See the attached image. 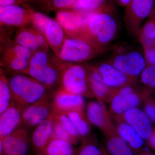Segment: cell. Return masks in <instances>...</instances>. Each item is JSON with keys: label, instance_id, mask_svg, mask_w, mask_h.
Instances as JSON below:
<instances>
[{"label": "cell", "instance_id": "5", "mask_svg": "<svg viewBox=\"0 0 155 155\" xmlns=\"http://www.w3.org/2000/svg\"><path fill=\"white\" fill-rule=\"evenodd\" d=\"M101 51L83 39L67 36L58 58L64 63H81L93 59Z\"/></svg>", "mask_w": 155, "mask_h": 155}, {"label": "cell", "instance_id": "19", "mask_svg": "<svg viewBox=\"0 0 155 155\" xmlns=\"http://www.w3.org/2000/svg\"><path fill=\"white\" fill-rule=\"evenodd\" d=\"M53 123L52 114L36 126L32 132L30 141L34 150L38 155H42L44 150L52 138Z\"/></svg>", "mask_w": 155, "mask_h": 155}, {"label": "cell", "instance_id": "42", "mask_svg": "<svg viewBox=\"0 0 155 155\" xmlns=\"http://www.w3.org/2000/svg\"><path fill=\"white\" fill-rule=\"evenodd\" d=\"M110 155L107 152V151L103 149V155Z\"/></svg>", "mask_w": 155, "mask_h": 155}, {"label": "cell", "instance_id": "36", "mask_svg": "<svg viewBox=\"0 0 155 155\" xmlns=\"http://www.w3.org/2000/svg\"><path fill=\"white\" fill-rule=\"evenodd\" d=\"M137 34L155 41V19L149 18L141 27Z\"/></svg>", "mask_w": 155, "mask_h": 155}, {"label": "cell", "instance_id": "28", "mask_svg": "<svg viewBox=\"0 0 155 155\" xmlns=\"http://www.w3.org/2000/svg\"><path fill=\"white\" fill-rule=\"evenodd\" d=\"M12 101L9 80L3 68L0 67V114L8 107Z\"/></svg>", "mask_w": 155, "mask_h": 155}, {"label": "cell", "instance_id": "33", "mask_svg": "<svg viewBox=\"0 0 155 155\" xmlns=\"http://www.w3.org/2000/svg\"><path fill=\"white\" fill-rule=\"evenodd\" d=\"M52 19L39 12L33 13L31 18V24L44 35L48 25Z\"/></svg>", "mask_w": 155, "mask_h": 155}, {"label": "cell", "instance_id": "22", "mask_svg": "<svg viewBox=\"0 0 155 155\" xmlns=\"http://www.w3.org/2000/svg\"><path fill=\"white\" fill-rule=\"evenodd\" d=\"M44 35L49 47L58 57L67 35L56 19L51 20L46 29Z\"/></svg>", "mask_w": 155, "mask_h": 155}, {"label": "cell", "instance_id": "6", "mask_svg": "<svg viewBox=\"0 0 155 155\" xmlns=\"http://www.w3.org/2000/svg\"><path fill=\"white\" fill-rule=\"evenodd\" d=\"M134 86L127 85L112 92L107 103L110 113L114 118H120L127 111L140 105L141 94Z\"/></svg>", "mask_w": 155, "mask_h": 155}, {"label": "cell", "instance_id": "44", "mask_svg": "<svg viewBox=\"0 0 155 155\" xmlns=\"http://www.w3.org/2000/svg\"><path fill=\"white\" fill-rule=\"evenodd\" d=\"M0 23H1V22H0Z\"/></svg>", "mask_w": 155, "mask_h": 155}, {"label": "cell", "instance_id": "8", "mask_svg": "<svg viewBox=\"0 0 155 155\" xmlns=\"http://www.w3.org/2000/svg\"><path fill=\"white\" fill-rule=\"evenodd\" d=\"M109 62L136 81L147 66L144 56L135 51L127 52L119 51Z\"/></svg>", "mask_w": 155, "mask_h": 155}, {"label": "cell", "instance_id": "27", "mask_svg": "<svg viewBox=\"0 0 155 155\" xmlns=\"http://www.w3.org/2000/svg\"><path fill=\"white\" fill-rule=\"evenodd\" d=\"M71 119L77 128L80 137H86L91 131V125L84 111L73 110L64 113Z\"/></svg>", "mask_w": 155, "mask_h": 155}, {"label": "cell", "instance_id": "29", "mask_svg": "<svg viewBox=\"0 0 155 155\" xmlns=\"http://www.w3.org/2000/svg\"><path fill=\"white\" fill-rule=\"evenodd\" d=\"M53 117L54 120L61 124L75 142H77L80 137V135L77 128L69 116L64 113L53 112Z\"/></svg>", "mask_w": 155, "mask_h": 155}, {"label": "cell", "instance_id": "20", "mask_svg": "<svg viewBox=\"0 0 155 155\" xmlns=\"http://www.w3.org/2000/svg\"><path fill=\"white\" fill-rule=\"evenodd\" d=\"M87 68L89 86L93 95L100 103H107L114 90L104 83L96 66H88Z\"/></svg>", "mask_w": 155, "mask_h": 155}, {"label": "cell", "instance_id": "4", "mask_svg": "<svg viewBox=\"0 0 155 155\" xmlns=\"http://www.w3.org/2000/svg\"><path fill=\"white\" fill-rule=\"evenodd\" d=\"M59 88L71 93L94 97L89 86L87 66L61 62Z\"/></svg>", "mask_w": 155, "mask_h": 155}, {"label": "cell", "instance_id": "34", "mask_svg": "<svg viewBox=\"0 0 155 155\" xmlns=\"http://www.w3.org/2000/svg\"><path fill=\"white\" fill-rule=\"evenodd\" d=\"M52 138L62 140L71 143L72 144L76 143L75 140L69 135L61 124L54 119Z\"/></svg>", "mask_w": 155, "mask_h": 155}, {"label": "cell", "instance_id": "3", "mask_svg": "<svg viewBox=\"0 0 155 155\" xmlns=\"http://www.w3.org/2000/svg\"><path fill=\"white\" fill-rule=\"evenodd\" d=\"M9 83L12 100L21 111L48 94L44 85L25 74H14Z\"/></svg>", "mask_w": 155, "mask_h": 155}, {"label": "cell", "instance_id": "25", "mask_svg": "<svg viewBox=\"0 0 155 155\" xmlns=\"http://www.w3.org/2000/svg\"><path fill=\"white\" fill-rule=\"evenodd\" d=\"M73 8L87 14L99 11H113L114 9L109 0H77Z\"/></svg>", "mask_w": 155, "mask_h": 155}, {"label": "cell", "instance_id": "17", "mask_svg": "<svg viewBox=\"0 0 155 155\" xmlns=\"http://www.w3.org/2000/svg\"><path fill=\"white\" fill-rule=\"evenodd\" d=\"M32 14L17 5L0 6V22L6 25L22 28L31 24Z\"/></svg>", "mask_w": 155, "mask_h": 155}, {"label": "cell", "instance_id": "16", "mask_svg": "<svg viewBox=\"0 0 155 155\" xmlns=\"http://www.w3.org/2000/svg\"><path fill=\"white\" fill-rule=\"evenodd\" d=\"M106 85L113 90L127 85H134L137 81L128 77L109 62L96 66Z\"/></svg>", "mask_w": 155, "mask_h": 155}, {"label": "cell", "instance_id": "15", "mask_svg": "<svg viewBox=\"0 0 155 155\" xmlns=\"http://www.w3.org/2000/svg\"><path fill=\"white\" fill-rule=\"evenodd\" d=\"M85 103L84 97L59 88L55 91L52 99L54 112L66 113L69 111H84Z\"/></svg>", "mask_w": 155, "mask_h": 155}, {"label": "cell", "instance_id": "41", "mask_svg": "<svg viewBox=\"0 0 155 155\" xmlns=\"http://www.w3.org/2000/svg\"><path fill=\"white\" fill-rule=\"evenodd\" d=\"M149 18H153L155 19V7L153 9L152 12L150 15Z\"/></svg>", "mask_w": 155, "mask_h": 155}, {"label": "cell", "instance_id": "31", "mask_svg": "<svg viewBox=\"0 0 155 155\" xmlns=\"http://www.w3.org/2000/svg\"><path fill=\"white\" fill-rule=\"evenodd\" d=\"M140 76L142 83L147 88V91L155 88V66L147 65Z\"/></svg>", "mask_w": 155, "mask_h": 155}, {"label": "cell", "instance_id": "9", "mask_svg": "<svg viewBox=\"0 0 155 155\" xmlns=\"http://www.w3.org/2000/svg\"><path fill=\"white\" fill-rule=\"evenodd\" d=\"M53 112L52 100L48 94L22 110V122L29 127L36 126L51 116Z\"/></svg>", "mask_w": 155, "mask_h": 155}, {"label": "cell", "instance_id": "35", "mask_svg": "<svg viewBox=\"0 0 155 155\" xmlns=\"http://www.w3.org/2000/svg\"><path fill=\"white\" fill-rule=\"evenodd\" d=\"M141 96L144 101L143 111L150 121L155 124V103L149 97L148 92L143 91L141 94Z\"/></svg>", "mask_w": 155, "mask_h": 155}, {"label": "cell", "instance_id": "12", "mask_svg": "<svg viewBox=\"0 0 155 155\" xmlns=\"http://www.w3.org/2000/svg\"><path fill=\"white\" fill-rule=\"evenodd\" d=\"M32 54L28 49L14 42L7 51L5 67L14 74H25Z\"/></svg>", "mask_w": 155, "mask_h": 155}, {"label": "cell", "instance_id": "37", "mask_svg": "<svg viewBox=\"0 0 155 155\" xmlns=\"http://www.w3.org/2000/svg\"><path fill=\"white\" fill-rule=\"evenodd\" d=\"M77 0H52L54 7L57 9L73 8Z\"/></svg>", "mask_w": 155, "mask_h": 155}, {"label": "cell", "instance_id": "45", "mask_svg": "<svg viewBox=\"0 0 155 155\" xmlns=\"http://www.w3.org/2000/svg\"></svg>", "mask_w": 155, "mask_h": 155}, {"label": "cell", "instance_id": "18", "mask_svg": "<svg viewBox=\"0 0 155 155\" xmlns=\"http://www.w3.org/2000/svg\"><path fill=\"white\" fill-rule=\"evenodd\" d=\"M131 126L145 140H148L152 134V122L144 111L138 107L126 112L120 118Z\"/></svg>", "mask_w": 155, "mask_h": 155}, {"label": "cell", "instance_id": "24", "mask_svg": "<svg viewBox=\"0 0 155 155\" xmlns=\"http://www.w3.org/2000/svg\"><path fill=\"white\" fill-rule=\"evenodd\" d=\"M107 152L110 155H134V152L116 131L104 135Z\"/></svg>", "mask_w": 155, "mask_h": 155}, {"label": "cell", "instance_id": "40", "mask_svg": "<svg viewBox=\"0 0 155 155\" xmlns=\"http://www.w3.org/2000/svg\"><path fill=\"white\" fill-rule=\"evenodd\" d=\"M0 155H3L2 138L0 137Z\"/></svg>", "mask_w": 155, "mask_h": 155}, {"label": "cell", "instance_id": "7", "mask_svg": "<svg viewBox=\"0 0 155 155\" xmlns=\"http://www.w3.org/2000/svg\"><path fill=\"white\" fill-rule=\"evenodd\" d=\"M155 0H131L125 7L124 21L127 31L137 34L143 22L149 17L153 9Z\"/></svg>", "mask_w": 155, "mask_h": 155}, {"label": "cell", "instance_id": "30", "mask_svg": "<svg viewBox=\"0 0 155 155\" xmlns=\"http://www.w3.org/2000/svg\"><path fill=\"white\" fill-rule=\"evenodd\" d=\"M142 46L147 65L155 66V41L138 35Z\"/></svg>", "mask_w": 155, "mask_h": 155}, {"label": "cell", "instance_id": "39", "mask_svg": "<svg viewBox=\"0 0 155 155\" xmlns=\"http://www.w3.org/2000/svg\"><path fill=\"white\" fill-rule=\"evenodd\" d=\"M15 0H0V6H6L14 5Z\"/></svg>", "mask_w": 155, "mask_h": 155}, {"label": "cell", "instance_id": "10", "mask_svg": "<svg viewBox=\"0 0 155 155\" xmlns=\"http://www.w3.org/2000/svg\"><path fill=\"white\" fill-rule=\"evenodd\" d=\"M111 116L105 104L98 101L90 102L87 107L86 116L89 122L101 130L104 135L116 131Z\"/></svg>", "mask_w": 155, "mask_h": 155}, {"label": "cell", "instance_id": "2", "mask_svg": "<svg viewBox=\"0 0 155 155\" xmlns=\"http://www.w3.org/2000/svg\"><path fill=\"white\" fill-rule=\"evenodd\" d=\"M62 61L55 55L52 56L48 50L33 53L25 75L32 77L49 90L57 91L61 83V64Z\"/></svg>", "mask_w": 155, "mask_h": 155}, {"label": "cell", "instance_id": "38", "mask_svg": "<svg viewBox=\"0 0 155 155\" xmlns=\"http://www.w3.org/2000/svg\"><path fill=\"white\" fill-rule=\"evenodd\" d=\"M150 145L155 150V128L153 129L152 134L148 140Z\"/></svg>", "mask_w": 155, "mask_h": 155}, {"label": "cell", "instance_id": "1", "mask_svg": "<svg viewBox=\"0 0 155 155\" xmlns=\"http://www.w3.org/2000/svg\"><path fill=\"white\" fill-rule=\"evenodd\" d=\"M113 11H97L87 14L79 38L101 51L116 37L118 25Z\"/></svg>", "mask_w": 155, "mask_h": 155}, {"label": "cell", "instance_id": "13", "mask_svg": "<svg viewBox=\"0 0 155 155\" xmlns=\"http://www.w3.org/2000/svg\"><path fill=\"white\" fill-rule=\"evenodd\" d=\"M15 42L33 53L40 50H48L49 48L45 35L30 25L19 28L15 37Z\"/></svg>", "mask_w": 155, "mask_h": 155}, {"label": "cell", "instance_id": "26", "mask_svg": "<svg viewBox=\"0 0 155 155\" xmlns=\"http://www.w3.org/2000/svg\"><path fill=\"white\" fill-rule=\"evenodd\" d=\"M42 155H75L72 144L62 140L52 138Z\"/></svg>", "mask_w": 155, "mask_h": 155}, {"label": "cell", "instance_id": "14", "mask_svg": "<svg viewBox=\"0 0 155 155\" xmlns=\"http://www.w3.org/2000/svg\"><path fill=\"white\" fill-rule=\"evenodd\" d=\"M86 16L80 11L61 10L57 13L56 20L69 37L79 38Z\"/></svg>", "mask_w": 155, "mask_h": 155}, {"label": "cell", "instance_id": "23", "mask_svg": "<svg viewBox=\"0 0 155 155\" xmlns=\"http://www.w3.org/2000/svg\"><path fill=\"white\" fill-rule=\"evenodd\" d=\"M116 131L132 149L134 152L143 146L144 140L131 126L120 118H114Z\"/></svg>", "mask_w": 155, "mask_h": 155}, {"label": "cell", "instance_id": "43", "mask_svg": "<svg viewBox=\"0 0 155 155\" xmlns=\"http://www.w3.org/2000/svg\"><path fill=\"white\" fill-rule=\"evenodd\" d=\"M143 155H152L150 154L146 153V154H143Z\"/></svg>", "mask_w": 155, "mask_h": 155}, {"label": "cell", "instance_id": "32", "mask_svg": "<svg viewBox=\"0 0 155 155\" xmlns=\"http://www.w3.org/2000/svg\"><path fill=\"white\" fill-rule=\"evenodd\" d=\"M103 149L93 140H85L78 150L76 155H102Z\"/></svg>", "mask_w": 155, "mask_h": 155}, {"label": "cell", "instance_id": "11", "mask_svg": "<svg viewBox=\"0 0 155 155\" xmlns=\"http://www.w3.org/2000/svg\"><path fill=\"white\" fill-rule=\"evenodd\" d=\"M3 155H28L30 140L24 128H17L2 138Z\"/></svg>", "mask_w": 155, "mask_h": 155}, {"label": "cell", "instance_id": "21", "mask_svg": "<svg viewBox=\"0 0 155 155\" xmlns=\"http://www.w3.org/2000/svg\"><path fill=\"white\" fill-rule=\"evenodd\" d=\"M21 110L12 100L8 107L0 114V137L4 138L18 128L22 122Z\"/></svg>", "mask_w": 155, "mask_h": 155}]
</instances>
